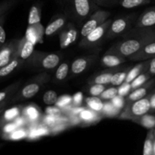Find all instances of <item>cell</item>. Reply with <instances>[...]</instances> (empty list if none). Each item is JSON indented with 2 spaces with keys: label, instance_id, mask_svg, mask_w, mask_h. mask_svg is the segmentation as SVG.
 <instances>
[{
  "label": "cell",
  "instance_id": "obj_1",
  "mask_svg": "<svg viewBox=\"0 0 155 155\" xmlns=\"http://www.w3.org/2000/svg\"><path fill=\"white\" fill-rule=\"evenodd\" d=\"M155 41L153 39H130L123 42L120 46V52L124 56L136 54L144 45Z\"/></svg>",
  "mask_w": 155,
  "mask_h": 155
},
{
  "label": "cell",
  "instance_id": "obj_2",
  "mask_svg": "<svg viewBox=\"0 0 155 155\" xmlns=\"http://www.w3.org/2000/svg\"><path fill=\"white\" fill-rule=\"evenodd\" d=\"M151 110L149 98H142L141 99L135 101L130 105V112L132 117L139 118L146 114Z\"/></svg>",
  "mask_w": 155,
  "mask_h": 155
},
{
  "label": "cell",
  "instance_id": "obj_3",
  "mask_svg": "<svg viewBox=\"0 0 155 155\" xmlns=\"http://www.w3.org/2000/svg\"><path fill=\"white\" fill-rule=\"evenodd\" d=\"M107 15L108 14L104 12H98L95 13V15H93L82 27V36L86 37V36H88L92 30H95L97 27L100 25V24H101L102 20L105 19Z\"/></svg>",
  "mask_w": 155,
  "mask_h": 155
},
{
  "label": "cell",
  "instance_id": "obj_4",
  "mask_svg": "<svg viewBox=\"0 0 155 155\" xmlns=\"http://www.w3.org/2000/svg\"><path fill=\"white\" fill-rule=\"evenodd\" d=\"M155 25V7L145 11L140 16L137 26L140 28H147Z\"/></svg>",
  "mask_w": 155,
  "mask_h": 155
},
{
  "label": "cell",
  "instance_id": "obj_5",
  "mask_svg": "<svg viewBox=\"0 0 155 155\" xmlns=\"http://www.w3.org/2000/svg\"><path fill=\"white\" fill-rule=\"evenodd\" d=\"M77 38V31L76 29L71 28L63 32L60 37V45L62 48H66L74 43Z\"/></svg>",
  "mask_w": 155,
  "mask_h": 155
},
{
  "label": "cell",
  "instance_id": "obj_6",
  "mask_svg": "<svg viewBox=\"0 0 155 155\" xmlns=\"http://www.w3.org/2000/svg\"><path fill=\"white\" fill-rule=\"evenodd\" d=\"M109 22L110 21L104 23L103 24H101L98 27H97L94 30H92L88 36H86V42L87 43L91 44L95 43L97 41L99 40L104 36L106 29L109 25Z\"/></svg>",
  "mask_w": 155,
  "mask_h": 155
},
{
  "label": "cell",
  "instance_id": "obj_7",
  "mask_svg": "<svg viewBox=\"0 0 155 155\" xmlns=\"http://www.w3.org/2000/svg\"><path fill=\"white\" fill-rule=\"evenodd\" d=\"M75 12L81 18H86L91 12V0H74Z\"/></svg>",
  "mask_w": 155,
  "mask_h": 155
},
{
  "label": "cell",
  "instance_id": "obj_8",
  "mask_svg": "<svg viewBox=\"0 0 155 155\" xmlns=\"http://www.w3.org/2000/svg\"><path fill=\"white\" fill-rule=\"evenodd\" d=\"M136 54V55L135 57L136 58L142 59V60L155 57V41L144 45Z\"/></svg>",
  "mask_w": 155,
  "mask_h": 155
},
{
  "label": "cell",
  "instance_id": "obj_9",
  "mask_svg": "<svg viewBox=\"0 0 155 155\" xmlns=\"http://www.w3.org/2000/svg\"><path fill=\"white\" fill-rule=\"evenodd\" d=\"M154 83V81L150 82V84L146 85V86H140V87L137 88V89H135L133 92H132L129 95V100L131 101H137V100L141 99L142 98H145V95L148 93V90L149 89L150 86Z\"/></svg>",
  "mask_w": 155,
  "mask_h": 155
},
{
  "label": "cell",
  "instance_id": "obj_10",
  "mask_svg": "<svg viewBox=\"0 0 155 155\" xmlns=\"http://www.w3.org/2000/svg\"><path fill=\"white\" fill-rule=\"evenodd\" d=\"M154 131L151 130L148 133L144 144L143 155H154Z\"/></svg>",
  "mask_w": 155,
  "mask_h": 155
},
{
  "label": "cell",
  "instance_id": "obj_11",
  "mask_svg": "<svg viewBox=\"0 0 155 155\" xmlns=\"http://www.w3.org/2000/svg\"><path fill=\"white\" fill-rule=\"evenodd\" d=\"M65 24V20L63 18H58L50 23L45 29V34L46 36H51L56 31L61 28Z\"/></svg>",
  "mask_w": 155,
  "mask_h": 155
},
{
  "label": "cell",
  "instance_id": "obj_12",
  "mask_svg": "<svg viewBox=\"0 0 155 155\" xmlns=\"http://www.w3.org/2000/svg\"><path fill=\"white\" fill-rule=\"evenodd\" d=\"M60 61V57L56 54H49L42 61V66L45 69H53L58 66Z\"/></svg>",
  "mask_w": 155,
  "mask_h": 155
},
{
  "label": "cell",
  "instance_id": "obj_13",
  "mask_svg": "<svg viewBox=\"0 0 155 155\" xmlns=\"http://www.w3.org/2000/svg\"><path fill=\"white\" fill-rule=\"evenodd\" d=\"M41 21L40 9L36 5L31 6L28 15V24L29 25L33 26L35 24H39Z\"/></svg>",
  "mask_w": 155,
  "mask_h": 155
},
{
  "label": "cell",
  "instance_id": "obj_14",
  "mask_svg": "<svg viewBox=\"0 0 155 155\" xmlns=\"http://www.w3.org/2000/svg\"><path fill=\"white\" fill-rule=\"evenodd\" d=\"M13 49L11 45L2 47L0 48V68L5 66L11 61Z\"/></svg>",
  "mask_w": 155,
  "mask_h": 155
},
{
  "label": "cell",
  "instance_id": "obj_15",
  "mask_svg": "<svg viewBox=\"0 0 155 155\" xmlns=\"http://www.w3.org/2000/svg\"><path fill=\"white\" fill-rule=\"evenodd\" d=\"M40 89V86L37 83H30L22 89L21 95L25 98H30L36 95Z\"/></svg>",
  "mask_w": 155,
  "mask_h": 155
},
{
  "label": "cell",
  "instance_id": "obj_16",
  "mask_svg": "<svg viewBox=\"0 0 155 155\" xmlns=\"http://www.w3.org/2000/svg\"><path fill=\"white\" fill-rule=\"evenodd\" d=\"M88 61L85 58L76 59L71 65V71L74 74L83 73L87 67Z\"/></svg>",
  "mask_w": 155,
  "mask_h": 155
},
{
  "label": "cell",
  "instance_id": "obj_17",
  "mask_svg": "<svg viewBox=\"0 0 155 155\" xmlns=\"http://www.w3.org/2000/svg\"><path fill=\"white\" fill-rule=\"evenodd\" d=\"M18 64H19V61H18V59H14L6 65L2 67L1 69H0V77H6L11 73L13 72L18 68Z\"/></svg>",
  "mask_w": 155,
  "mask_h": 155
},
{
  "label": "cell",
  "instance_id": "obj_18",
  "mask_svg": "<svg viewBox=\"0 0 155 155\" xmlns=\"http://www.w3.org/2000/svg\"><path fill=\"white\" fill-rule=\"evenodd\" d=\"M102 63L105 65L106 67L108 68H114V67H117L119 64H120L122 62H124V60H121V58L117 57L115 55H112V54H106L102 58L101 60Z\"/></svg>",
  "mask_w": 155,
  "mask_h": 155
},
{
  "label": "cell",
  "instance_id": "obj_19",
  "mask_svg": "<svg viewBox=\"0 0 155 155\" xmlns=\"http://www.w3.org/2000/svg\"><path fill=\"white\" fill-rule=\"evenodd\" d=\"M145 64H139L135 66L133 68H132L130 72L127 74V77H126L125 79V83H130L135 78H136L142 73L144 67L145 66Z\"/></svg>",
  "mask_w": 155,
  "mask_h": 155
},
{
  "label": "cell",
  "instance_id": "obj_20",
  "mask_svg": "<svg viewBox=\"0 0 155 155\" xmlns=\"http://www.w3.org/2000/svg\"><path fill=\"white\" fill-rule=\"evenodd\" d=\"M127 22L124 18H119L114 21L110 26V30L115 34L120 33L127 28Z\"/></svg>",
  "mask_w": 155,
  "mask_h": 155
},
{
  "label": "cell",
  "instance_id": "obj_21",
  "mask_svg": "<svg viewBox=\"0 0 155 155\" xmlns=\"http://www.w3.org/2000/svg\"><path fill=\"white\" fill-rule=\"evenodd\" d=\"M86 103H87V105L89 106L92 110H95V111H101L103 109V107H104L103 102L101 101V100L100 99V98H98V97H89V98H86Z\"/></svg>",
  "mask_w": 155,
  "mask_h": 155
},
{
  "label": "cell",
  "instance_id": "obj_22",
  "mask_svg": "<svg viewBox=\"0 0 155 155\" xmlns=\"http://www.w3.org/2000/svg\"><path fill=\"white\" fill-rule=\"evenodd\" d=\"M139 124L147 129H153L155 127V116L154 115L145 114L140 117Z\"/></svg>",
  "mask_w": 155,
  "mask_h": 155
},
{
  "label": "cell",
  "instance_id": "obj_23",
  "mask_svg": "<svg viewBox=\"0 0 155 155\" xmlns=\"http://www.w3.org/2000/svg\"><path fill=\"white\" fill-rule=\"evenodd\" d=\"M151 0H122L121 5L124 8H133L142 5L148 4Z\"/></svg>",
  "mask_w": 155,
  "mask_h": 155
},
{
  "label": "cell",
  "instance_id": "obj_24",
  "mask_svg": "<svg viewBox=\"0 0 155 155\" xmlns=\"http://www.w3.org/2000/svg\"><path fill=\"white\" fill-rule=\"evenodd\" d=\"M150 75L148 74H140L136 78H135L133 81L130 83L131 89H136L140 87L142 85L145 84L147 80L149 79Z\"/></svg>",
  "mask_w": 155,
  "mask_h": 155
},
{
  "label": "cell",
  "instance_id": "obj_25",
  "mask_svg": "<svg viewBox=\"0 0 155 155\" xmlns=\"http://www.w3.org/2000/svg\"><path fill=\"white\" fill-rule=\"evenodd\" d=\"M34 49V44L32 43L30 41L27 40L24 42L21 51V58L22 59H27L30 57L33 52Z\"/></svg>",
  "mask_w": 155,
  "mask_h": 155
},
{
  "label": "cell",
  "instance_id": "obj_26",
  "mask_svg": "<svg viewBox=\"0 0 155 155\" xmlns=\"http://www.w3.org/2000/svg\"><path fill=\"white\" fill-rule=\"evenodd\" d=\"M58 94L56 93L53 90H48L45 92L43 95V99L44 103L47 105H52L56 103L58 101Z\"/></svg>",
  "mask_w": 155,
  "mask_h": 155
},
{
  "label": "cell",
  "instance_id": "obj_27",
  "mask_svg": "<svg viewBox=\"0 0 155 155\" xmlns=\"http://www.w3.org/2000/svg\"><path fill=\"white\" fill-rule=\"evenodd\" d=\"M68 72H69V65L67 63H63L58 68L56 71L55 76L57 80H63L68 76Z\"/></svg>",
  "mask_w": 155,
  "mask_h": 155
},
{
  "label": "cell",
  "instance_id": "obj_28",
  "mask_svg": "<svg viewBox=\"0 0 155 155\" xmlns=\"http://www.w3.org/2000/svg\"><path fill=\"white\" fill-rule=\"evenodd\" d=\"M127 74L126 72H119L115 74H113L111 77V80H110V84L115 86H120L125 81Z\"/></svg>",
  "mask_w": 155,
  "mask_h": 155
},
{
  "label": "cell",
  "instance_id": "obj_29",
  "mask_svg": "<svg viewBox=\"0 0 155 155\" xmlns=\"http://www.w3.org/2000/svg\"><path fill=\"white\" fill-rule=\"evenodd\" d=\"M113 74L110 73H106V74H100L97 76L95 79L94 80V83L95 84H101V85H106L110 83V80Z\"/></svg>",
  "mask_w": 155,
  "mask_h": 155
},
{
  "label": "cell",
  "instance_id": "obj_30",
  "mask_svg": "<svg viewBox=\"0 0 155 155\" xmlns=\"http://www.w3.org/2000/svg\"><path fill=\"white\" fill-rule=\"evenodd\" d=\"M117 94L118 89H117L115 87H112L103 91L102 93L101 94V98H103L104 100H111L116 95H117Z\"/></svg>",
  "mask_w": 155,
  "mask_h": 155
},
{
  "label": "cell",
  "instance_id": "obj_31",
  "mask_svg": "<svg viewBox=\"0 0 155 155\" xmlns=\"http://www.w3.org/2000/svg\"><path fill=\"white\" fill-rule=\"evenodd\" d=\"M19 114V109L18 107H12V108L8 109L5 111L4 115H3V119L5 120H12L15 119Z\"/></svg>",
  "mask_w": 155,
  "mask_h": 155
},
{
  "label": "cell",
  "instance_id": "obj_32",
  "mask_svg": "<svg viewBox=\"0 0 155 155\" xmlns=\"http://www.w3.org/2000/svg\"><path fill=\"white\" fill-rule=\"evenodd\" d=\"M14 2H15L14 0H5L0 2V18L4 16L5 14L13 5Z\"/></svg>",
  "mask_w": 155,
  "mask_h": 155
},
{
  "label": "cell",
  "instance_id": "obj_33",
  "mask_svg": "<svg viewBox=\"0 0 155 155\" xmlns=\"http://www.w3.org/2000/svg\"><path fill=\"white\" fill-rule=\"evenodd\" d=\"M26 136H27V133L24 130H15L8 135L9 139L12 140H19V139H24Z\"/></svg>",
  "mask_w": 155,
  "mask_h": 155
},
{
  "label": "cell",
  "instance_id": "obj_34",
  "mask_svg": "<svg viewBox=\"0 0 155 155\" xmlns=\"http://www.w3.org/2000/svg\"><path fill=\"white\" fill-rule=\"evenodd\" d=\"M104 90V85L95 84L90 88V89H89V93H90V95H92V96L98 97L99 96V95H101V94L102 93Z\"/></svg>",
  "mask_w": 155,
  "mask_h": 155
},
{
  "label": "cell",
  "instance_id": "obj_35",
  "mask_svg": "<svg viewBox=\"0 0 155 155\" xmlns=\"http://www.w3.org/2000/svg\"><path fill=\"white\" fill-rule=\"evenodd\" d=\"M26 38H27V40L30 41V42H31L34 45L38 41V36L36 35V32H35V30L32 27H28V29L27 30Z\"/></svg>",
  "mask_w": 155,
  "mask_h": 155
},
{
  "label": "cell",
  "instance_id": "obj_36",
  "mask_svg": "<svg viewBox=\"0 0 155 155\" xmlns=\"http://www.w3.org/2000/svg\"><path fill=\"white\" fill-rule=\"evenodd\" d=\"M71 101H72V98L69 96V95H66L58 98V101H56L55 104L57 107H64L68 105V104H69Z\"/></svg>",
  "mask_w": 155,
  "mask_h": 155
},
{
  "label": "cell",
  "instance_id": "obj_37",
  "mask_svg": "<svg viewBox=\"0 0 155 155\" xmlns=\"http://www.w3.org/2000/svg\"><path fill=\"white\" fill-rule=\"evenodd\" d=\"M80 117L82 120H83L85 121L92 120L95 117L93 112L89 110H84V109L80 113Z\"/></svg>",
  "mask_w": 155,
  "mask_h": 155
},
{
  "label": "cell",
  "instance_id": "obj_38",
  "mask_svg": "<svg viewBox=\"0 0 155 155\" xmlns=\"http://www.w3.org/2000/svg\"><path fill=\"white\" fill-rule=\"evenodd\" d=\"M26 114L27 115L29 118L32 120H35L38 118L39 117V111L37 110V109L35 107H28L26 110Z\"/></svg>",
  "mask_w": 155,
  "mask_h": 155
},
{
  "label": "cell",
  "instance_id": "obj_39",
  "mask_svg": "<svg viewBox=\"0 0 155 155\" xmlns=\"http://www.w3.org/2000/svg\"><path fill=\"white\" fill-rule=\"evenodd\" d=\"M3 22H4V16L0 18V48L5 43L6 41V33L2 27Z\"/></svg>",
  "mask_w": 155,
  "mask_h": 155
},
{
  "label": "cell",
  "instance_id": "obj_40",
  "mask_svg": "<svg viewBox=\"0 0 155 155\" xmlns=\"http://www.w3.org/2000/svg\"><path fill=\"white\" fill-rule=\"evenodd\" d=\"M130 89H131L130 83H122V84L120 85V87L118 89V94H119L120 96L124 97L129 93Z\"/></svg>",
  "mask_w": 155,
  "mask_h": 155
},
{
  "label": "cell",
  "instance_id": "obj_41",
  "mask_svg": "<svg viewBox=\"0 0 155 155\" xmlns=\"http://www.w3.org/2000/svg\"><path fill=\"white\" fill-rule=\"evenodd\" d=\"M45 114L47 115H52V116H57L61 113V110L57 106H48L45 110Z\"/></svg>",
  "mask_w": 155,
  "mask_h": 155
},
{
  "label": "cell",
  "instance_id": "obj_42",
  "mask_svg": "<svg viewBox=\"0 0 155 155\" xmlns=\"http://www.w3.org/2000/svg\"><path fill=\"white\" fill-rule=\"evenodd\" d=\"M111 101L113 105L117 109L122 108L124 105V99L122 96H120V95H116L114 98H112Z\"/></svg>",
  "mask_w": 155,
  "mask_h": 155
},
{
  "label": "cell",
  "instance_id": "obj_43",
  "mask_svg": "<svg viewBox=\"0 0 155 155\" xmlns=\"http://www.w3.org/2000/svg\"><path fill=\"white\" fill-rule=\"evenodd\" d=\"M47 133H48V130H45V128L36 129V130H33V131H31V133H30V138L39 137V136L46 135Z\"/></svg>",
  "mask_w": 155,
  "mask_h": 155
},
{
  "label": "cell",
  "instance_id": "obj_44",
  "mask_svg": "<svg viewBox=\"0 0 155 155\" xmlns=\"http://www.w3.org/2000/svg\"><path fill=\"white\" fill-rule=\"evenodd\" d=\"M102 110H104V111L108 114H115L117 112V108H116L112 103H107V104H104Z\"/></svg>",
  "mask_w": 155,
  "mask_h": 155
},
{
  "label": "cell",
  "instance_id": "obj_45",
  "mask_svg": "<svg viewBox=\"0 0 155 155\" xmlns=\"http://www.w3.org/2000/svg\"><path fill=\"white\" fill-rule=\"evenodd\" d=\"M17 127H18V126L15 123H10V124H8L5 126L4 128H3V132L6 133V134H9V133L15 131L17 129Z\"/></svg>",
  "mask_w": 155,
  "mask_h": 155
},
{
  "label": "cell",
  "instance_id": "obj_46",
  "mask_svg": "<svg viewBox=\"0 0 155 155\" xmlns=\"http://www.w3.org/2000/svg\"><path fill=\"white\" fill-rule=\"evenodd\" d=\"M148 74L150 76L155 75V57L152 58L148 63Z\"/></svg>",
  "mask_w": 155,
  "mask_h": 155
},
{
  "label": "cell",
  "instance_id": "obj_47",
  "mask_svg": "<svg viewBox=\"0 0 155 155\" xmlns=\"http://www.w3.org/2000/svg\"><path fill=\"white\" fill-rule=\"evenodd\" d=\"M73 99H74V101L75 103H77V104H80V103L82 102V101H83V94H82V92H77V93H76L75 95H74V98H73Z\"/></svg>",
  "mask_w": 155,
  "mask_h": 155
},
{
  "label": "cell",
  "instance_id": "obj_48",
  "mask_svg": "<svg viewBox=\"0 0 155 155\" xmlns=\"http://www.w3.org/2000/svg\"><path fill=\"white\" fill-rule=\"evenodd\" d=\"M56 120H57V118L55 117V116H52V115H48L45 118V121L48 125H53L56 122Z\"/></svg>",
  "mask_w": 155,
  "mask_h": 155
},
{
  "label": "cell",
  "instance_id": "obj_49",
  "mask_svg": "<svg viewBox=\"0 0 155 155\" xmlns=\"http://www.w3.org/2000/svg\"><path fill=\"white\" fill-rule=\"evenodd\" d=\"M150 105H151V110H155V92L151 95L149 98Z\"/></svg>",
  "mask_w": 155,
  "mask_h": 155
},
{
  "label": "cell",
  "instance_id": "obj_50",
  "mask_svg": "<svg viewBox=\"0 0 155 155\" xmlns=\"http://www.w3.org/2000/svg\"><path fill=\"white\" fill-rule=\"evenodd\" d=\"M8 90L2 91V92H0V103L2 102V101L5 99L6 97L8 96Z\"/></svg>",
  "mask_w": 155,
  "mask_h": 155
},
{
  "label": "cell",
  "instance_id": "obj_51",
  "mask_svg": "<svg viewBox=\"0 0 155 155\" xmlns=\"http://www.w3.org/2000/svg\"><path fill=\"white\" fill-rule=\"evenodd\" d=\"M15 124H16L18 127H21V126H22L23 124H24V120L22 119V118H16L15 119Z\"/></svg>",
  "mask_w": 155,
  "mask_h": 155
},
{
  "label": "cell",
  "instance_id": "obj_52",
  "mask_svg": "<svg viewBox=\"0 0 155 155\" xmlns=\"http://www.w3.org/2000/svg\"><path fill=\"white\" fill-rule=\"evenodd\" d=\"M83 110V108H76L74 109V114H80Z\"/></svg>",
  "mask_w": 155,
  "mask_h": 155
},
{
  "label": "cell",
  "instance_id": "obj_53",
  "mask_svg": "<svg viewBox=\"0 0 155 155\" xmlns=\"http://www.w3.org/2000/svg\"><path fill=\"white\" fill-rule=\"evenodd\" d=\"M4 103H3V101L2 102H1L0 103V114H1V112H2V108H3V107H4Z\"/></svg>",
  "mask_w": 155,
  "mask_h": 155
},
{
  "label": "cell",
  "instance_id": "obj_54",
  "mask_svg": "<svg viewBox=\"0 0 155 155\" xmlns=\"http://www.w3.org/2000/svg\"><path fill=\"white\" fill-rule=\"evenodd\" d=\"M154 150L155 151V145H154Z\"/></svg>",
  "mask_w": 155,
  "mask_h": 155
},
{
  "label": "cell",
  "instance_id": "obj_55",
  "mask_svg": "<svg viewBox=\"0 0 155 155\" xmlns=\"http://www.w3.org/2000/svg\"><path fill=\"white\" fill-rule=\"evenodd\" d=\"M0 69H1V68H0Z\"/></svg>",
  "mask_w": 155,
  "mask_h": 155
},
{
  "label": "cell",
  "instance_id": "obj_56",
  "mask_svg": "<svg viewBox=\"0 0 155 155\" xmlns=\"http://www.w3.org/2000/svg\"><path fill=\"white\" fill-rule=\"evenodd\" d=\"M100 1H101V0H100Z\"/></svg>",
  "mask_w": 155,
  "mask_h": 155
}]
</instances>
